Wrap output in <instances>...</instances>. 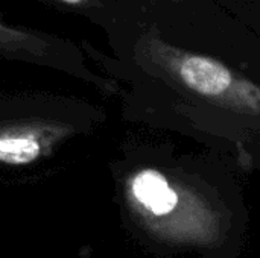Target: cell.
<instances>
[{
	"label": "cell",
	"instance_id": "obj_1",
	"mask_svg": "<svg viewBox=\"0 0 260 258\" xmlns=\"http://www.w3.org/2000/svg\"><path fill=\"white\" fill-rule=\"evenodd\" d=\"M143 62L177 85L221 108L260 119V85L207 55L169 44L157 35L139 43Z\"/></svg>",
	"mask_w": 260,
	"mask_h": 258
},
{
	"label": "cell",
	"instance_id": "obj_2",
	"mask_svg": "<svg viewBox=\"0 0 260 258\" xmlns=\"http://www.w3.org/2000/svg\"><path fill=\"white\" fill-rule=\"evenodd\" d=\"M72 134V128L50 120H23L0 125V163L26 166Z\"/></svg>",
	"mask_w": 260,
	"mask_h": 258
},
{
	"label": "cell",
	"instance_id": "obj_3",
	"mask_svg": "<svg viewBox=\"0 0 260 258\" xmlns=\"http://www.w3.org/2000/svg\"><path fill=\"white\" fill-rule=\"evenodd\" d=\"M0 50L11 55H21L23 58L43 59L49 62L53 50H56L47 36L9 26L0 17Z\"/></svg>",
	"mask_w": 260,
	"mask_h": 258
},
{
	"label": "cell",
	"instance_id": "obj_4",
	"mask_svg": "<svg viewBox=\"0 0 260 258\" xmlns=\"http://www.w3.org/2000/svg\"><path fill=\"white\" fill-rule=\"evenodd\" d=\"M62 5L72 6V8H79V9H90L98 6V0H55Z\"/></svg>",
	"mask_w": 260,
	"mask_h": 258
}]
</instances>
